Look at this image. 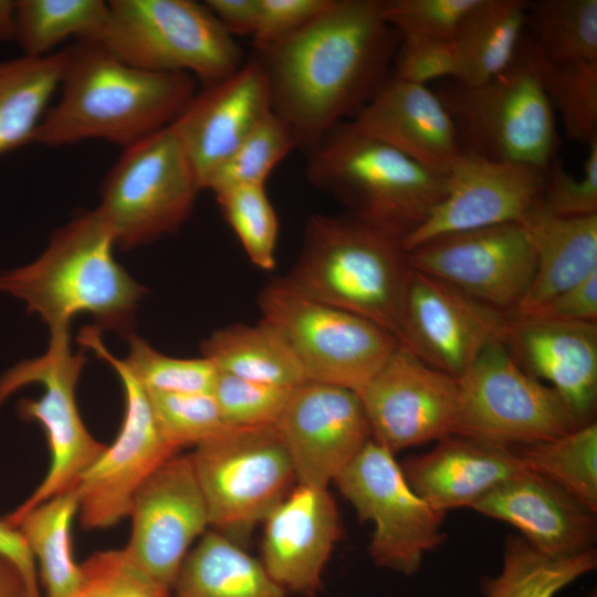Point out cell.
I'll use <instances>...</instances> for the list:
<instances>
[{
	"mask_svg": "<svg viewBox=\"0 0 597 597\" xmlns=\"http://www.w3.org/2000/svg\"><path fill=\"white\" fill-rule=\"evenodd\" d=\"M502 341L520 366L548 383L585 425L597 402V323L510 316Z\"/></svg>",
	"mask_w": 597,
	"mask_h": 597,
	"instance_id": "obj_22",
	"label": "cell"
},
{
	"mask_svg": "<svg viewBox=\"0 0 597 597\" xmlns=\"http://www.w3.org/2000/svg\"><path fill=\"white\" fill-rule=\"evenodd\" d=\"M479 0H381V15L400 39L453 40Z\"/></svg>",
	"mask_w": 597,
	"mask_h": 597,
	"instance_id": "obj_43",
	"label": "cell"
},
{
	"mask_svg": "<svg viewBox=\"0 0 597 597\" xmlns=\"http://www.w3.org/2000/svg\"><path fill=\"white\" fill-rule=\"evenodd\" d=\"M457 74L453 40L400 39L394 57L391 75L416 84Z\"/></svg>",
	"mask_w": 597,
	"mask_h": 597,
	"instance_id": "obj_46",
	"label": "cell"
},
{
	"mask_svg": "<svg viewBox=\"0 0 597 597\" xmlns=\"http://www.w3.org/2000/svg\"><path fill=\"white\" fill-rule=\"evenodd\" d=\"M292 390L219 371L212 396L228 427H259L277 422Z\"/></svg>",
	"mask_w": 597,
	"mask_h": 597,
	"instance_id": "obj_42",
	"label": "cell"
},
{
	"mask_svg": "<svg viewBox=\"0 0 597 597\" xmlns=\"http://www.w3.org/2000/svg\"><path fill=\"white\" fill-rule=\"evenodd\" d=\"M172 590L175 597H287L262 563L218 531L189 551Z\"/></svg>",
	"mask_w": 597,
	"mask_h": 597,
	"instance_id": "obj_28",
	"label": "cell"
},
{
	"mask_svg": "<svg viewBox=\"0 0 597 597\" xmlns=\"http://www.w3.org/2000/svg\"><path fill=\"white\" fill-rule=\"evenodd\" d=\"M275 427L297 484L327 488L371 439L357 392L304 381L293 388Z\"/></svg>",
	"mask_w": 597,
	"mask_h": 597,
	"instance_id": "obj_18",
	"label": "cell"
},
{
	"mask_svg": "<svg viewBox=\"0 0 597 597\" xmlns=\"http://www.w3.org/2000/svg\"><path fill=\"white\" fill-rule=\"evenodd\" d=\"M347 122L358 133L441 175H447L463 153L438 94L391 74Z\"/></svg>",
	"mask_w": 597,
	"mask_h": 597,
	"instance_id": "obj_24",
	"label": "cell"
},
{
	"mask_svg": "<svg viewBox=\"0 0 597 597\" xmlns=\"http://www.w3.org/2000/svg\"><path fill=\"white\" fill-rule=\"evenodd\" d=\"M305 174L349 216L402 241L446 192V175L358 133L347 121L308 150Z\"/></svg>",
	"mask_w": 597,
	"mask_h": 597,
	"instance_id": "obj_5",
	"label": "cell"
},
{
	"mask_svg": "<svg viewBox=\"0 0 597 597\" xmlns=\"http://www.w3.org/2000/svg\"><path fill=\"white\" fill-rule=\"evenodd\" d=\"M407 252L412 269L507 315L535 273L534 250L521 221L440 235Z\"/></svg>",
	"mask_w": 597,
	"mask_h": 597,
	"instance_id": "obj_15",
	"label": "cell"
},
{
	"mask_svg": "<svg viewBox=\"0 0 597 597\" xmlns=\"http://www.w3.org/2000/svg\"><path fill=\"white\" fill-rule=\"evenodd\" d=\"M471 509L511 524L531 546L548 556H574L595 548L596 513L530 470L500 484Z\"/></svg>",
	"mask_w": 597,
	"mask_h": 597,
	"instance_id": "obj_25",
	"label": "cell"
},
{
	"mask_svg": "<svg viewBox=\"0 0 597 597\" xmlns=\"http://www.w3.org/2000/svg\"><path fill=\"white\" fill-rule=\"evenodd\" d=\"M82 567L75 597H170V589L140 572L124 549L97 552Z\"/></svg>",
	"mask_w": 597,
	"mask_h": 597,
	"instance_id": "obj_44",
	"label": "cell"
},
{
	"mask_svg": "<svg viewBox=\"0 0 597 597\" xmlns=\"http://www.w3.org/2000/svg\"><path fill=\"white\" fill-rule=\"evenodd\" d=\"M509 315L447 282L411 270L400 345L458 379L502 336Z\"/></svg>",
	"mask_w": 597,
	"mask_h": 597,
	"instance_id": "obj_19",
	"label": "cell"
},
{
	"mask_svg": "<svg viewBox=\"0 0 597 597\" xmlns=\"http://www.w3.org/2000/svg\"><path fill=\"white\" fill-rule=\"evenodd\" d=\"M588 597H597V594L594 591V593L590 594Z\"/></svg>",
	"mask_w": 597,
	"mask_h": 597,
	"instance_id": "obj_53",
	"label": "cell"
},
{
	"mask_svg": "<svg viewBox=\"0 0 597 597\" xmlns=\"http://www.w3.org/2000/svg\"><path fill=\"white\" fill-rule=\"evenodd\" d=\"M528 1L479 0L453 39V81L478 85L502 72L515 57L526 30Z\"/></svg>",
	"mask_w": 597,
	"mask_h": 597,
	"instance_id": "obj_29",
	"label": "cell"
},
{
	"mask_svg": "<svg viewBox=\"0 0 597 597\" xmlns=\"http://www.w3.org/2000/svg\"><path fill=\"white\" fill-rule=\"evenodd\" d=\"M584 174L574 177L554 157L544 169L543 187L537 203L561 217H584L597 213V138L588 145Z\"/></svg>",
	"mask_w": 597,
	"mask_h": 597,
	"instance_id": "obj_45",
	"label": "cell"
},
{
	"mask_svg": "<svg viewBox=\"0 0 597 597\" xmlns=\"http://www.w3.org/2000/svg\"><path fill=\"white\" fill-rule=\"evenodd\" d=\"M70 346V335L50 337L46 352L22 360L0 377V406L18 389L41 384L39 399H22L18 412L25 421L40 423L46 434L51 462L42 482L4 521L15 527L32 507L73 488L80 475L106 448L86 429L76 404L75 389L86 356Z\"/></svg>",
	"mask_w": 597,
	"mask_h": 597,
	"instance_id": "obj_12",
	"label": "cell"
},
{
	"mask_svg": "<svg viewBox=\"0 0 597 597\" xmlns=\"http://www.w3.org/2000/svg\"><path fill=\"white\" fill-rule=\"evenodd\" d=\"M205 3L233 38L253 35L259 0H207Z\"/></svg>",
	"mask_w": 597,
	"mask_h": 597,
	"instance_id": "obj_49",
	"label": "cell"
},
{
	"mask_svg": "<svg viewBox=\"0 0 597 597\" xmlns=\"http://www.w3.org/2000/svg\"><path fill=\"white\" fill-rule=\"evenodd\" d=\"M214 196L251 262L262 270L274 269L279 223L265 186H231Z\"/></svg>",
	"mask_w": 597,
	"mask_h": 597,
	"instance_id": "obj_39",
	"label": "cell"
},
{
	"mask_svg": "<svg viewBox=\"0 0 597 597\" xmlns=\"http://www.w3.org/2000/svg\"><path fill=\"white\" fill-rule=\"evenodd\" d=\"M535 255V273L510 316H528L557 294L597 272V213L561 217L537 202L521 220Z\"/></svg>",
	"mask_w": 597,
	"mask_h": 597,
	"instance_id": "obj_27",
	"label": "cell"
},
{
	"mask_svg": "<svg viewBox=\"0 0 597 597\" xmlns=\"http://www.w3.org/2000/svg\"><path fill=\"white\" fill-rule=\"evenodd\" d=\"M534 51L543 87L566 136L587 146L597 138V61L549 62Z\"/></svg>",
	"mask_w": 597,
	"mask_h": 597,
	"instance_id": "obj_37",
	"label": "cell"
},
{
	"mask_svg": "<svg viewBox=\"0 0 597 597\" xmlns=\"http://www.w3.org/2000/svg\"><path fill=\"white\" fill-rule=\"evenodd\" d=\"M62 51L60 96L34 143L59 147L104 139L125 149L170 125L197 93L191 75L135 67L98 42L77 41Z\"/></svg>",
	"mask_w": 597,
	"mask_h": 597,
	"instance_id": "obj_2",
	"label": "cell"
},
{
	"mask_svg": "<svg viewBox=\"0 0 597 597\" xmlns=\"http://www.w3.org/2000/svg\"><path fill=\"white\" fill-rule=\"evenodd\" d=\"M78 512L75 485L32 507L18 521L35 562L46 597H75L82 567L73 557L71 526Z\"/></svg>",
	"mask_w": 597,
	"mask_h": 597,
	"instance_id": "obj_32",
	"label": "cell"
},
{
	"mask_svg": "<svg viewBox=\"0 0 597 597\" xmlns=\"http://www.w3.org/2000/svg\"><path fill=\"white\" fill-rule=\"evenodd\" d=\"M64 64L63 51L0 62V156L33 143Z\"/></svg>",
	"mask_w": 597,
	"mask_h": 597,
	"instance_id": "obj_31",
	"label": "cell"
},
{
	"mask_svg": "<svg viewBox=\"0 0 597 597\" xmlns=\"http://www.w3.org/2000/svg\"><path fill=\"white\" fill-rule=\"evenodd\" d=\"M400 42L381 0H334L291 35L255 50L272 111L311 150L352 119L389 77Z\"/></svg>",
	"mask_w": 597,
	"mask_h": 597,
	"instance_id": "obj_1",
	"label": "cell"
},
{
	"mask_svg": "<svg viewBox=\"0 0 597 597\" xmlns=\"http://www.w3.org/2000/svg\"><path fill=\"white\" fill-rule=\"evenodd\" d=\"M334 0H259L252 35L255 50L273 44L298 31L327 11Z\"/></svg>",
	"mask_w": 597,
	"mask_h": 597,
	"instance_id": "obj_47",
	"label": "cell"
},
{
	"mask_svg": "<svg viewBox=\"0 0 597 597\" xmlns=\"http://www.w3.org/2000/svg\"><path fill=\"white\" fill-rule=\"evenodd\" d=\"M202 190L170 125L123 149L108 172L96 211L116 244L130 249L174 233Z\"/></svg>",
	"mask_w": 597,
	"mask_h": 597,
	"instance_id": "obj_10",
	"label": "cell"
},
{
	"mask_svg": "<svg viewBox=\"0 0 597 597\" xmlns=\"http://www.w3.org/2000/svg\"><path fill=\"white\" fill-rule=\"evenodd\" d=\"M269 83L254 56L228 77L203 85L171 123L201 189L254 127L272 113Z\"/></svg>",
	"mask_w": 597,
	"mask_h": 597,
	"instance_id": "obj_21",
	"label": "cell"
},
{
	"mask_svg": "<svg viewBox=\"0 0 597 597\" xmlns=\"http://www.w3.org/2000/svg\"><path fill=\"white\" fill-rule=\"evenodd\" d=\"M0 554L11 559L21 570L30 587L40 594L35 559L18 528L0 520Z\"/></svg>",
	"mask_w": 597,
	"mask_h": 597,
	"instance_id": "obj_50",
	"label": "cell"
},
{
	"mask_svg": "<svg viewBox=\"0 0 597 597\" xmlns=\"http://www.w3.org/2000/svg\"><path fill=\"white\" fill-rule=\"evenodd\" d=\"M394 455L370 439L334 482L359 520L374 524L368 548L374 563L410 576L446 541L444 513L411 489Z\"/></svg>",
	"mask_w": 597,
	"mask_h": 597,
	"instance_id": "obj_14",
	"label": "cell"
},
{
	"mask_svg": "<svg viewBox=\"0 0 597 597\" xmlns=\"http://www.w3.org/2000/svg\"><path fill=\"white\" fill-rule=\"evenodd\" d=\"M126 338L129 352L123 360L147 391L212 394L219 370L208 358L170 357L134 333Z\"/></svg>",
	"mask_w": 597,
	"mask_h": 597,
	"instance_id": "obj_40",
	"label": "cell"
},
{
	"mask_svg": "<svg viewBox=\"0 0 597 597\" xmlns=\"http://www.w3.org/2000/svg\"><path fill=\"white\" fill-rule=\"evenodd\" d=\"M147 392L164 436L177 450L197 447L228 428L212 394Z\"/></svg>",
	"mask_w": 597,
	"mask_h": 597,
	"instance_id": "obj_41",
	"label": "cell"
},
{
	"mask_svg": "<svg viewBox=\"0 0 597 597\" xmlns=\"http://www.w3.org/2000/svg\"><path fill=\"white\" fill-rule=\"evenodd\" d=\"M501 337L489 343L457 379L452 434L513 448L583 426L552 387L520 366Z\"/></svg>",
	"mask_w": 597,
	"mask_h": 597,
	"instance_id": "obj_11",
	"label": "cell"
},
{
	"mask_svg": "<svg viewBox=\"0 0 597 597\" xmlns=\"http://www.w3.org/2000/svg\"><path fill=\"white\" fill-rule=\"evenodd\" d=\"M201 353L220 373L238 378L286 388L307 381L284 338L262 320L212 333L202 342Z\"/></svg>",
	"mask_w": 597,
	"mask_h": 597,
	"instance_id": "obj_30",
	"label": "cell"
},
{
	"mask_svg": "<svg viewBox=\"0 0 597 597\" xmlns=\"http://www.w3.org/2000/svg\"><path fill=\"white\" fill-rule=\"evenodd\" d=\"M596 566L595 548L554 557L536 551L523 537L511 535L504 542L501 570L483 582L482 593L484 597H554Z\"/></svg>",
	"mask_w": 597,
	"mask_h": 597,
	"instance_id": "obj_33",
	"label": "cell"
},
{
	"mask_svg": "<svg viewBox=\"0 0 597 597\" xmlns=\"http://www.w3.org/2000/svg\"><path fill=\"white\" fill-rule=\"evenodd\" d=\"M411 489L434 510L446 514L472 507L493 489L528 470L512 448L449 434L423 454L401 464Z\"/></svg>",
	"mask_w": 597,
	"mask_h": 597,
	"instance_id": "obj_26",
	"label": "cell"
},
{
	"mask_svg": "<svg viewBox=\"0 0 597 597\" xmlns=\"http://www.w3.org/2000/svg\"><path fill=\"white\" fill-rule=\"evenodd\" d=\"M358 395L371 439L394 454L453 433L457 379L400 344Z\"/></svg>",
	"mask_w": 597,
	"mask_h": 597,
	"instance_id": "obj_16",
	"label": "cell"
},
{
	"mask_svg": "<svg viewBox=\"0 0 597 597\" xmlns=\"http://www.w3.org/2000/svg\"><path fill=\"white\" fill-rule=\"evenodd\" d=\"M0 597H41L28 584L19 567L0 554Z\"/></svg>",
	"mask_w": 597,
	"mask_h": 597,
	"instance_id": "obj_51",
	"label": "cell"
},
{
	"mask_svg": "<svg viewBox=\"0 0 597 597\" xmlns=\"http://www.w3.org/2000/svg\"><path fill=\"white\" fill-rule=\"evenodd\" d=\"M297 139L273 112L262 119L219 167L206 189L213 193L231 186L261 185L294 148Z\"/></svg>",
	"mask_w": 597,
	"mask_h": 597,
	"instance_id": "obj_38",
	"label": "cell"
},
{
	"mask_svg": "<svg viewBox=\"0 0 597 597\" xmlns=\"http://www.w3.org/2000/svg\"><path fill=\"white\" fill-rule=\"evenodd\" d=\"M15 1L0 0V41L14 38Z\"/></svg>",
	"mask_w": 597,
	"mask_h": 597,
	"instance_id": "obj_52",
	"label": "cell"
},
{
	"mask_svg": "<svg viewBox=\"0 0 597 597\" xmlns=\"http://www.w3.org/2000/svg\"><path fill=\"white\" fill-rule=\"evenodd\" d=\"M411 270L401 239L349 214H315L286 279L304 295L368 320L400 344Z\"/></svg>",
	"mask_w": 597,
	"mask_h": 597,
	"instance_id": "obj_4",
	"label": "cell"
},
{
	"mask_svg": "<svg viewBox=\"0 0 597 597\" xmlns=\"http://www.w3.org/2000/svg\"><path fill=\"white\" fill-rule=\"evenodd\" d=\"M129 516L133 526L123 548L126 556L154 582L172 590L189 547L209 526L190 454L171 457L144 482Z\"/></svg>",
	"mask_w": 597,
	"mask_h": 597,
	"instance_id": "obj_17",
	"label": "cell"
},
{
	"mask_svg": "<svg viewBox=\"0 0 597 597\" xmlns=\"http://www.w3.org/2000/svg\"><path fill=\"white\" fill-rule=\"evenodd\" d=\"M259 306L310 381L358 394L399 345L376 324L304 295L286 277L263 289Z\"/></svg>",
	"mask_w": 597,
	"mask_h": 597,
	"instance_id": "obj_8",
	"label": "cell"
},
{
	"mask_svg": "<svg viewBox=\"0 0 597 597\" xmlns=\"http://www.w3.org/2000/svg\"><path fill=\"white\" fill-rule=\"evenodd\" d=\"M262 565L286 593L313 597L341 536L327 488L297 484L264 521Z\"/></svg>",
	"mask_w": 597,
	"mask_h": 597,
	"instance_id": "obj_23",
	"label": "cell"
},
{
	"mask_svg": "<svg viewBox=\"0 0 597 597\" xmlns=\"http://www.w3.org/2000/svg\"><path fill=\"white\" fill-rule=\"evenodd\" d=\"M528 316L597 323V272L557 294Z\"/></svg>",
	"mask_w": 597,
	"mask_h": 597,
	"instance_id": "obj_48",
	"label": "cell"
},
{
	"mask_svg": "<svg viewBox=\"0 0 597 597\" xmlns=\"http://www.w3.org/2000/svg\"><path fill=\"white\" fill-rule=\"evenodd\" d=\"M544 169L462 153L446 175L443 198L404 239V248L410 251L440 235L521 221L540 198Z\"/></svg>",
	"mask_w": 597,
	"mask_h": 597,
	"instance_id": "obj_20",
	"label": "cell"
},
{
	"mask_svg": "<svg viewBox=\"0 0 597 597\" xmlns=\"http://www.w3.org/2000/svg\"><path fill=\"white\" fill-rule=\"evenodd\" d=\"M190 457L209 525L235 543L264 522L296 482L275 425L228 427Z\"/></svg>",
	"mask_w": 597,
	"mask_h": 597,
	"instance_id": "obj_9",
	"label": "cell"
},
{
	"mask_svg": "<svg viewBox=\"0 0 597 597\" xmlns=\"http://www.w3.org/2000/svg\"><path fill=\"white\" fill-rule=\"evenodd\" d=\"M525 33L546 61H597V0L528 1Z\"/></svg>",
	"mask_w": 597,
	"mask_h": 597,
	"instance_id": "obj_36",
	"label": "cell"
},
{
	"mask_svg": "<svg viewBox=\"0 0 597 597\" xmlns=\"http://www.w3.org/2000/svg\"><path fill=\"white\" fill-rule=\"evenodd\" d=\"M108 14L101 0L15 1L14 38L23 55L44 56L71 36L95 41Z\"/></svg>",
	"mask_w": 597,
	"mask_h": 597,
	"instance_id": "obj_34",
	"label": "cell"
},
{
	"mask_svg": "<svg viewBox=\"0 0 597 597\" xmlns=\"http://www.w3.org/2000/svg\"><path fill=\"white\" fill-rule=\"evenodd\" d=\"M85 349L108 363L122 381L125 411L114 442L80 475L75 483L78 517L85 530H104L129 516L134 498L144 482L177 449L164 436L148 392L123 359L108 352L97 326H85L77 336Z\"/></svg>",
	"mask_w": 597,
	"mask_h": 597,
	"instance_id": "obj_13",
	"label": "cell"
},
{
	"mask_svg": "<svg viewBox=\"0 0 597 597\" xmlns=\"http://www.w3.org/2000/svg\"><path fill=\"white\" fill-rule=\"evenodd\" d=\"M436 93L463 153L543 169L556 157V115L526 33L513 61L499 74L478 85L450 80Z\"/></svg>",
	"mask_w": 597,
	"mask_h": 597,
	"instance_id": "obj_6",
	"label": "cell"
},
{
	"mask_svg": "<svg viewBox=\"0 0 597 597\" xmlns=\"http://www.w3.org/2000/svg\"><path fill=\"white\" fill-rule=\"evenodd\" d=\"M526 469L553 481L597 513V423L512 448Z\"/></svg>",
	"mask_w": 597,
	"mask_h": 597,
	"instance_id": "obj_35",
	"label": "cell"
},
{
	"mask_svg": "<svg viewBox=\"0 0 597 597\" xmlns=\"http://www.w3.org/2000/svg\"><path fill=\"white\" fill-rule=\"evenodd\" d=\"M115 235L95 210L82 212L51 237L34 262L0 273V291L25 302L50 329L70 335L73 317L87 314L97 327L124 336L146 289L114 258Z\"/></svg>",
	"mask_w": 597,
	"mask_h": 597,
	"instance_id": "obj_3",
	"label": "cell"
},
{
	"mask_svg": "<svg viewBox=\"0 0 597 597\" xmlns=\"http://www.w3.org/2000/svg\"><path fill=\"white\" fill-rule=\"evenodd\" d=\"M125 63L157 73H186L203 85L242 64V51L206 3L112 0L94 41Z\"/></svg>",
	"mask_w": 597,
	"mask_h": 597,
	"instance_id": "obj_7",
	"label": "cell"
}]
</instances>
